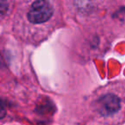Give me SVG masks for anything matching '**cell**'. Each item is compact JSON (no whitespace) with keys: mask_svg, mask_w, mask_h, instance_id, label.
<instances>
[{"mask_svg":"<svg viewBox=\"0 0 125 125\" xmlns=\"http://www.w3.org/2000/svg\"><path fill=\"white\" fill-rule=\"evenodd\" d=\"M8 10V3L7 0H0V16L6 13Z\"/></svg>","mask_w":125,"mask_h":125,"instance_id":"3957f363","label":"cell"},{"mask_svg":"<svg viewBox=\"0 0 125 125\" xmlns=\"http://www.w3.org/2000/svg\"><path fill=\"white\" fill-rule=\"evenodd\" d=\"M95 109L101 116L114 115L121 109V99L114 94H104L96 101Z\"/></svg>","mask_w":125,"mask_h":125,"instance_id":"7a4b0ae2","label":"cell"},{"mask_svg":"<svg viewBox=\"0 0 125 125\" xmlns=\"http://www.w3.org/2000/svg\"><path fill=\"white\" fill-rule=\"evenodd\" d=\"M6 115V111L4 108L3 103L0 101V119H2L3 117H4V116Z\"/></svg>","mask_w":125,"mask_h":125,"instance_id":"277c9868","label":"cell"},{"mask_svg":"<svg viewBox=\"0 0 125 125\" xmlns=\"http://www.w3.org/2000/svg\"><path fill=\"white\" fill-rule=\"evenodd\" d=\"M53 15V8L46 0H37L32 4L28 12L30 22L40 24L47 21Z\"/></svg>","mask_w":125,"mask_h":125,"instance_id":"6da1fadb","label":"cell"}]
</instances>
